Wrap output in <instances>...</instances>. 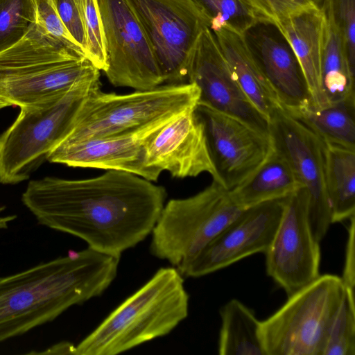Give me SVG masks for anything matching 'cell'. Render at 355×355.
I'll return each mask as SVG.
<instances>
[{
    "instance_id": "cell-7",
    "label": "cell",
    "mask_w": 355,
    "mask_h": 355,
    "mask_svg": "<svg viewBox=\"0 0 355 355\" xmlns=\"http://www.w3.org/2000/svg\"><path fill=\"white\" fill-rule=\"evenodd\" d=\"M243 209L215 180L192 196L171 199L150 234V252L181 274Z\"/></svg>"
},
{
    "instance_id": "cell-29",
    "label": "cell",
    "mask_w": 355,
    "mask_h": 355,
    "mask_svg": "<svg viewBox=\"0 0 355 355\" xmlns=\"http://www.w3.org/2000/svg\"><path fill=\"white\" fill-rule=\"evenodd\" d=\"M86 33L87 58L100 71L107 68L104 36L98 0H76Z\"/></svg>"
},
{
    "instance_id": "cell-22",
    "label": "cell",
    "mask_w": 355,
    "mask_h": 355,
    "mask_svg": "<svg viewBox=\"0 0 355 355\" xmlns=\"http://www.w3.org/2000/svg\"><path fill=\"white\" fill-rule=\"evenodd\" d=\"M302 187L288 161L273 150L245 181L229 191L232 200L241 209L282 199Z\"/></svg>"
},
{
    "instance_id": "cell-9",
    "label": "cell",
    "mask_w": 355,
    "mask_h": 355,
    "mask_svg": "<svg viewBox=\"0 0 355 355\" xmlns=\"http://www.w3.org/2000/svg\"><path fill=\"white\" fill-rule=\"evenodd\" d=\"M141 24L164 84L187 83L191 56L208 23L191 0H125Z\"/></svg>"
},
{
    "instance_id": "cell-11",
    "label": "cell",
    "mask_w": 355,
    "mask_h": 355,
    "mask_svg": "<svg viewBox=\"0 0 355 355\" xmlns=\"http://www.w3.org/2000/svg\"><path fill=\"white\" fill-rule=\"evenodd\" d=\"M269 135L273 148L288 161L307 193L309 224L320 242L332 224L322 140L281 106L269 119Z\"/></svg>"
},
{
    "instance_id": "cell-16",
    "label": "cell",
    "mask_w": 355,
    "mask_h": 355,
    "mask_svg": "<svg viewBox=\"0 0 355 355\" xmlns=\"http://www.w3.org/2000/svg\"><path fill=\"white\" fill-rule=\"evenodd\" d=\"M145 164L156 181L162 171L173 178L216 171L205 127L195 108L184 111L153 132L144 143Z\"/></svg>"
},
{
    "instance_id": "cell-8",
    "label": "cell",
    "mask_w": 355,
    "mask_h": 355,
    "mask_svg": "<svg viewBox=\"0 0 355 355\" xmlns=\"http://www.w3.org/2000/svg\"><path fill=\"white\" fill-rule=\"evenodd\" d=\"M345 287L340 277L320 275L289 295L276 312L260 322L265 354L323 355Z\"/></svg>"
},
{
    "instance_id": "cell-32",
    "label": "cell",
    "mask_w": 355,
    "mask_h": 355,
    "mask_svg": "<svg viewBox=\"0 0 355 355\" xmlns=\"http://www.w3.org/2000/svg\"><path fill=\"white\" fill-rule=\"evenodd\" d=\"M58 15L76 43L87 55L86 33L76 0H53Z\"/></svg>"
},
{
    "instance_id": "cell-12",
    "label": "cell",
    "mask_w": 355,
    "mask_h": 355,
    "mask_svg": "<svg viewBox=\"0 0 355 355\" xmlns=\"http://www.w3.org/2000/svg\"><path fill=\"white\" fill-rule=\"evenodd\" d=\"M266 269L288 296L319 277L320 241L308 218V195L303 187L284 198L282 216L264 253Z\"/></svg>"
},
{
    "instance_id": "cell-19",
    "label": "cell",
    "mask_w": 355,
    "mask_h": 355,
    "mask_svg": "<svg viewBox=\"0 0 355 355\" xmlns=\"http://www.w3.org/2000/svg\"><path fill=\"white\" fill-rule=\"evenodd\" d=\"M323 21L324 13L321 6H314L291 15L276 28L297 59L314 108L330 105L322 86Z\"/></svg>"
},
{
    "instance_id": "cell-5",
    "label": "cell",
    "mask_w": 355,
    "mask_h": 355,
    "mask_svg": "<svg viewBox=\"0 0 355 355\" xmlns=\"http://www.w3.org/2000/svg\"><path fill=\"white\" fill-rule=\"evenodd\" d=\"M101 86L91 89L60 144L133 131L195 108L200 100L199 89L192 83L164 84L127 94L105 93Z\"/></svg>"
},
{
    "instance_id": "cell-31",
    "label": "cell",
    "mask_w": 355,
    "mask_h": 355,
    "mask_svg": "<svg viewBox=\"0 0 355 355\" xmlns=\"http://www.w3.org/2000/svg\"><path fill=\"white\" fill-rule=\"evenodd\" d=\"M33 1L36 12V22L55 38L83 51L62 22L53 0H33Z\"/></svg>"
},
{
    "instance_id": "cell-21",
    "label": "cell",
    "mask_w": 355,
    "mask_h": 355,
    "mask_svg": "<svg viewBox=\"0 0 355 355\" xmlns=\"http://www.w3.org/2000/svg\"><path fill=\"white\" fill-rule=\"evenodd\" d=\"M324 13L321 61L322 86L329 103H355L354 69L349 64L343 31L338 21L334 0H322Z\"/></svg>"
},
{
    "instance_id": "cell-4",
    "label": "cell",
    "mask_w": 355,
    "mask_h": 355,
    "mask_svg": "<svg viewBox=\"0 0 355 355\" xmlns=\"http://www.w3.org/2000/svg\"><path fill=\"white\" fill-rule=\"evenodd\" d=\"M184 277L158 269L76 346L75 355H116L171 332L189 314Z\"/></svg>"
},
{
    "instance_id": "cell-35",
    "label": "cell",
    "mask_w": 355,
    "mask_h": 355,
    "mask_svg": "<svg viewBox=\"0 0 355 355\" xmlns=\"http://www.w3.org/2000/svg\"><path fill=\"white\" fill-rule=\"evenodd\" d=\"M37 354H76V346L69 342H62L53 345L47 349L46 352H37Z\"/></svg>"
},
{
    "instance_id": "cell-1",
    "label": "cell",
    "mask_w": 355,
    "mask_h": 355,
    "mask_svg": "<svg viewBox=\"0 0 355 355\" xmlns=\"http://www.w3.org/2000/svg\"><path fill=\"white\" fill-rule=\"evenodd\" d=\"M166 198L162 186L114 170L88 179L31 180L21 196L40 225L117 257L151 234Z\"/></svg>"
},
{
    "instance_id": "cell-15",
    "label": "cell",
    "mask_w": 355,
    "mask_h": 355,
    "mask_svg": "<svg viewBox=\"0 0 355 355\" xmlns=\"http://www.w3.org/2000/svg\"><path fill=\"white\" fill-rule=\"evenodd\" d=\"M187 83H194L198 87L199 103L269 135V121L252 104L240 87L209 27L201 32L194 46Z\"/></svg>"
},
{
    "instance_id": "cell-23",
    "label": "cell",
    "mask_w": 355,
    "mask_h": 355,
    "mask_svg": "<svg viewBox=\"0 0 355 355\" xmlns=\"http://www.w3.org/2000/svg\"><path fill=\"white\" fill-rule=\"evenodd\" d=\"M322 142L332 223H340L355 215V150Z\"/></svg>"
},
{
    "instance_id": "cell-6",
    "label": "cell",
    "mask_w": 355,
    "mask_h": 355,
    "mask_svg": "<svg viewBox=\"0 0 355 355\" xmlns=\"http://www.w3.org/2000/svg\"><path fill=\"white\" fill-rule=\"evenodd\" d=\"M96 78L48 101L20 107L12 124L0 135V183L28 180L69 132L73 119Z\"/></svg>"
},
{
    "instance_id": "cell-20",
    "label": "cell",
    "mask_w": 355,
    "mask_h": 355,
    "mask_svg": "<svg viewBox=\"0 0 355 355\" xmlns=\"http://www.w3.org/2000/svg\"><path fill=\"white\" fill-rule=\"evenodd\" d=\"M213 33L240 87L252 104L269 121L281 105L261 69L246 33L227 27Z\"/></svg>"
},
{
    "instance_id": "cell-27",
    "label": "cell",
    "mask_w": 355,
    "mask_h": 355,
    "mask_svg": "<svg viewBox=\"0 0 355 355\" xmlns=\"http://www.w3.org/2000/svg\"><path fill=\"white\" fill-rule=\"evenodd\" d=\"M354 289L345 287L340 305L331 325L323 355H355Z\"/></svg>"
},
{
    "instance_id": "cell-17",
    "label": "cell",
    "mask_w": 355,
    "mask_h": 355,
    "mask_svg": "<svg viewBox=\"0 0 355 355\" xmlns=\"http://www.w3.org/2000/svg\"><path fill=\"white\" fill-rule=\"evenodd\" d=\"M174 118L119 135L60 144L47 160L68 166L124 171L156 181L145 164L144 143L153 132Z\"/></svg>"
},
{
    "instance_id": "cell-28",
    "label": "cell",
    "mask_w": 355,
    "mask_h": 355,
    "mask_svg": "<svg viewBox=\"0 0 355 355\" xmlns=\"http://www.w3.org/2000/svg\"><path fill=\"white\" fill-rule=\"evenodd\" d=\"M35 21L33 0H0V52L21 40Z\"/></svg>"
},
{
    "instance_id": "cell-36",
    "label": "cell",
    "mask_w": 355,
    "mask_h": 355,
    "mask_svg": "<svg viewBox=\"0 0 355 355\" xmlns=\"http://www.w3.org/2000/svg\"><path fill=\"white\" fill-rule=\"evenodd\" d=\"M17 218L16 215L0 216V230L7 229L9 224Z\"/></svg>"
},
{
    "instance_id": "cell-24",
    "label": "cell",
    "mask_w": 355,
    "mask_h": 355,
    "mask_svg": "<svg viewBox=\"0 0 355 355\" xmlns=\"http://www.w3.org/2000/svg\"><path fill=\"white\" fill-rule=\"evenodd\" d=\"M220 355H266L259 338L261 321L254 311L236 299L220 309Z\"/></svg>"
},
{
    "instance_id": "cell-37",
    "label": "cell",
    "mask_w": 355,
    "mask_h": 355,
    "mask_svg": "<svg viewBox=\"0 0 355 355\" xmlns=\"http://www.w3.org/2000/svg\"><path fill=\"white\" fill-rule=\"evenodd\" d=\"M8 106H9V105L8 103L0 100V110L6 107H8Z\"/></svg>"
},
{
    "instance_id": "cell-38",
    "label": "cell",
    "mask_w": 355,
    "mask_h": 355,
    "mask_svg": "<svg viewBox=\"0 0 355 355\" xmlns=\"http://www.w3.org/2000/svg\"><path fill=\"white\" fill-rule=\"evenodd\" d=\"M5 208L6 207L4 206H0V213L3 211L5 209Z\"/></svg>"
},
{
    "instance_id": "cell-18",
    "label": "cell",
    "mask_w": 355,
    "mask_h": 355,
    "mask_svg": "<svg viewBox=\"0 0 355 355\" xmlns=\"http://www.w3.org/2000/svg\"><path fill=\"white\" fill-rule=\"evenodd\" d=\"M266 32L254 37L257 60L281 107L291 115L312 107L309 89L301 67L286 42Z\"/></svg>"
},
{
    "instance_id": "cell-3",
    "label": "cell",
    "mask_w": 355,
    "mask_h": 355,
    "mask_svg": "<svg viewBox=\"0 0 355 355\" xmlns=\"http://www.w3.org/2000/svg\"><path fill=\"white\" fill-rule=\"evenodd\" d=\"M100 70L80 49L49 35L36 21L25 36L0 52V100L19 107L60 96Z\"/></svg>"
},
{
    "instance_id": "cell-10",
    "label": "cell",
    "mask_w": 355,
    "mask_h": 355,
    "mask_svg": "<svg viewBox=\"0 0 355 355\" xmlns=\"http://www.w3.org/2000/svg\"><path fill=\"white\" fill-rule=\"evenodd\" d=\"M107 78L115 87L143 91L164 84L147 35L125 0H98Z\"/></svg>"
},
{
    "instance_id": "cell-25",
    "label": "cell",
    "mask_w": 355,
    "mask_h": 355,
    "mask_svg": "<svg viewBox=\"0 0 355 355\" xmlns=\"http://www.w3.org/2000/svg\"><path fill=\"white\" fill-rule=\"evenodd\" d=\"M293 116L320 139L355 150V103L343 101L322 108L311 106Z\"/></svg>"
},
{
    "instance_id": "cell-13",
    "label": "cell",
    "mask_w": 355,
    "mask_h": 355,
    "mask_svg": "<svg viewBox=\"0 0 355 355\" xmlns=\"http://www.w3.org/2000/svg\"><path fill=\"white\" fill-rule=\"evenodd\" d=\"M216 179L231 191L249 178L273 150L269 135L198 102Z\"/></svg>"
},
{
    "instance_id": "cell-14",
    "label": "cell",
    "mask_w": 355,
    "mask_h": 355,
    "mask_svg": "<svg viewBox=\"0 0 355 355\" xmlns=\"http://www.w3.org/2000/svg\"><path fill=\"white\" fill-rule=\"evenodd\" d=\"M284 198L243 209L182 271L197 278L214 272L254 254L265 253L279 224Z\"/></svg>"
},
{
    "instance_id": "cell-33",
    "label": "cell",
    "mask_w": 355,
    "mask_h": 355,
    "mask_svg": "<svg viewBox=\"0 0 355 355\" xmlns=\"http://www.w3.org/2000/svg\"><path fill=\"white\" fill-rule=\"evenodd\" d=\"M336 17L345 40L350 66H355V0H334Z\"/></svg>"
},
{
    "instance_id": "cell-26",
    "label": "cell",
    "mask_w": 355,
    "mask_h": 355,
    "mask_svg": "<svg viewBox=\"0 0 355 355\" xmlns=\"http://www.w3.org/2000/svg\"><path fill=\"white\" fill-rule=\"evenodd\" d=\"M212 31L227 27L241 33L261 24L246 0H191Z\"/></svg>"
},
{
    "instance_id": "cell-30",
    "label": "cell",
    "mask_w": 355,
    "mask_h": 355,
    "mask_svg": "<svg viewBox=\"0 0 355 355\" xmlns=\"http://www.w3.org/2000/svg\"><path fill=\"white\" fill-rule=\"evenodd\" d=\"M259 17L261 24L277 28L288 17L314 6L322 0H246Z\"/></svg>"
},
{
    "instance_id": "cell-2",
    "label": "cell",
    "mask_w": 355,
    "mask_h": 355,
    "mask_svg": "<svg viewBox=\"0 0 355 355\" xmlns=\"http://www.w3.org/2000/svg\"><path fill=\"white\" fill-rule=\"evenodd\" d=\"M120 259L87 247L0 277V343L102 295L117 275Z\"/></svg>"
},
{
    "instance_id": "cell-34",
    "label": "cell",
    "mask_w": 355,
    "mask_h": 355,
    "mask_svg": "<svg viewBox=\"0 0 355 355\" xmlns=\"http://www.w3.org/2000/svg\"><path fill=\"white\" fill-rule=\"evenodd\" d=\"M349 220L344 268L341 279L345 286L354 289L355 284V215L351 216Z\"/></svg>"
}]
</instances>
